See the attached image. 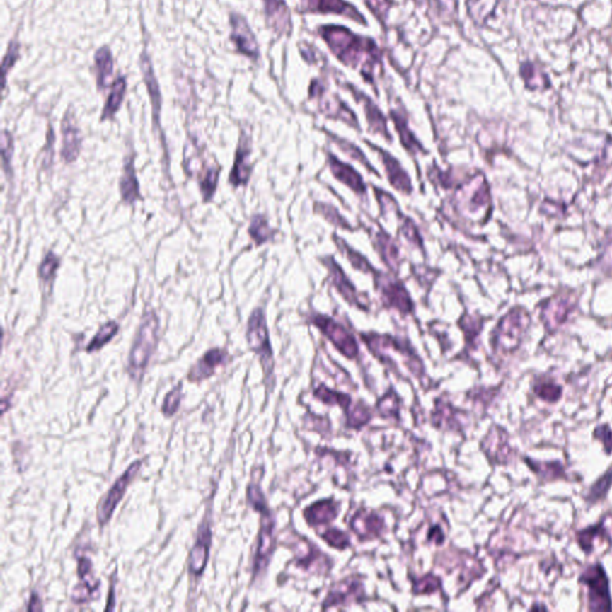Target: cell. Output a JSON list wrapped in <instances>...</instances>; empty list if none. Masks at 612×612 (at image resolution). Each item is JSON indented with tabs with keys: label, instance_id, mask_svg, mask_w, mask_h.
I'll return each instance as SVG.
<instances>
[{
	"label": "cell",
	"instance_id": "obj_55",
	"mask_svg": "<svg viewBox=\"0 0 612 612\" xmlns=\"http://www.w3.org/2000/svg\"><path fill=\"white\" fill-rule=\"evenodd\" d=\"M443 532L440 530V528L438 526H435V528L431 529V531L428 533V541H431V542H434L435 544H441L444 542Z\"/></svg>",
	"mask_w": 612,
	"mask_h": 612
},
{
	"label": "cell",
	"instance_id": "obj_52",
	"mask_svg": "<svg viewBox=\"0 0 612 612\" xmlns=\"http://www.w3.org/2000/svg\"><path fill=\"white\" fill-rule=\"evenodd\" d=\"M535 393L542 400H556L561 396V388L554 384H538L535 388Z\"/></svg>",
	"mask_w": 612,
	"mask_h": 612
},
{
	"label": "cell",
	"instance_id": "obj_15",
	"mask_svg": "<svg viewBox=\"0 0 612 612\" xmlns=\"http://www.w3.org/2000/svg\"><path fill=\"white\" fill-rule=\"evenodd\" d=\"M324 266L327 267L329 272V277L331 279V284L335 286L336 289L339 291L340 294L346 299L347 303L355 305L360 308H367L365 305L362 304L360 296L357 293L354 286L352 285L351 282L347 279L346 275L343 273V270L340 268L336 262L333 258H323L322 260Z\"/></svg>",
	"mask_w": 612,
	"mask_h": 612
},
{
	"label": "cell",
	"instance_id": "obj_8",
	"mask_svg": "<svg viewBox=\"0 0 612 612\" xmlns=\"http://www.w3.org/2000/svg\"><path fill=\"white\" fill-rule=\"evenodd\" d=\"M260 513L262 514L261 529L258 535V550L255 555V575H258L266 570L275 548V537H274L275 524H274L273 516L270 514L268 507Z\"/></svg>",
	"mask_w": 612,
	"mask_h": 612
},
{
	"label": "cell",
	"instance_id": "obj_41",
	"mask_svg": "<svg viewBox=\"0 0 612 612\" xmlns=\"http://www.w3.org/2000/svg\"><path fill=\"white\" fill-rule=\"evenodd\" d=\"M612 483V469L608 470V473L603 476V478H599L594 485H592V488L589 490V495L586 497V500L591 501V502H596V501L601 500V497H605V494L608 493V488H610V485Z\"/></svg>",
	"mask_w": 612,
	"mask_h": 612
},
{
	"label": "cell",
	"instance_id": "obj_28",
	"mask_svg": "<svg viewBox=\"0 0 612 612\" xmlns=\"http://www.w3.org/2000/svg\"><path fill=\"white\" fill-rule=\"evenodd\" d=\"M374 242L378 253L381 255V260L386 262V266L389 267L390 270H397L398 249L395 246L391 237L386 235L381 229H378V231L374 233Z\"/></svg>",
	"mask_w": 612,
	"mask_h": 612
},
{
	"label": "cell",
	"instance_id": "obj_25",
	"mask_svg": "<svg viewBox=\"0 0 612 612\" xmlns=\"http://www.w3.org/2000/svg\"><path fill=\"white\" fill-rule=\"evenodd\" d=\"M140 69L143 72L144 81L147 86V91L150 93L151 102H152V109H154V116L156 122H158L159 112H161V105H162V96L159 91L158 81L154 76V71L152 69L150 58L146 53L142 54L140 58Z\"/></svg>",
	"mask_w": 612,
	"mask_h": 612
},
{
	"label": "cell",
	"instance_id": "obj_7",
	"mask_svg": "<svg viewBox=\"0 0 612 612\" xmlns=\"http://www.w3.org/2000/svg\"><path fill=\"white\" fill-rule=\"evenodd\" d=\"M374 277L377 280L378 287L381 289V298L386 308H396L402 315H407L412 311L414 306L412 298L402 282L391 280L379 272Z\"/></svg>",
	"mask_w": 612,
	"mask_h": 612
},
{
	"label": "cell",
	"instance_id": "obj_27",
	"mask_svg": "<svg viewBox=\"0 0 612 612\" xmlns=\"http://www.w3.org/2000/svg\"><path fill=\"white\" fill-rule=\"evenodd\" d=\"M120 192L122 200L126 204H134L135 201L140 200V192H139V183L135 175L134 162L133 159H128L125 164L124 173L120 180Z\"/></svg>",
	"mask_w": 612,
	"mask_h": 612
},
{
	"label": "cell",
	"instance_id": "obj_21",
	"mask_svg": "<svg viewBox=\"0 0 612 612\" xmlns=\"http://www.w3.org/2000/svg\"><path fill=\"white\" fill-rule=\"evenodd\" d=\"M229 355L226 352L219 348L208 351L202 358L197 362V365L189 372L188 379L192 381H200L211 377L216 367L226 362Z\"/></svg>",
	"mask_w": 612,
	"mask_h": 612
},
{
	"label": "cell",
	"instance_id": "obj_40",
	"mask_svg": "<svg viewBox=\"0 0 612 612\" xmlns=\"http://www.w3.org/2000/svg\"><path fill=\"white\" fill-rule=\"evenodd\" d=\"M371 419L370 408L365 405H355L347 412V426L351 428H360L367 424Z\"/></svg>",
	"mask_w": 612,
	"mask_h": 612
},
{
	"label": "cell",
	"instance_id": "obj_50",
	"mask_svg": "<svg viewBox=\"0 0 612 612\" xmlns=\"http://www.w3.org/2000/svg\"><path fill=\"white\" fill-rule=\"evenodd\" d=\"M400 232L405 236L408 242L412 243V246L422 248V241L420 238L419 232L416 230L414 223L409 218H405V221L400 225Z\"/></svg>",
	"mask_w": 612,
	"mask_h": 612
},
{
	"label": "cell",
	"instance_id": "obj_16",
	"mask_svg": "<svg viewBox=\"0 0 612 612\" xmlns=\"http://www.w3.org/2000/svg\"><path fill=\"white\" fill-rule=\"evenodd\" d=\"M267 23L277 35H289L292 29L291 15L285 0H263Z\"/></svg>",
	"mask_w": 612,
	"mask_h": 612
},
{
	"label": "cell",
	"instance_id": "obj_54",
	"mask_svg": "<svg viewBox=\"0 0 612 612\" xmlns=\"http://www.w3.org/2000/svg\"><path fill=\"white\" fill-rule=\"evenodd\" d=\"M594 437L601 439L604 444L605 451L611 452L612 450V431L608 426H599L594 432Z\"/></svg>",
	"mask_w": 612,
	"mask_h": 612
},
{
	"label": "cell",
	"instance_id": "obj_13",
	"mask_svg": "<svg viewBox=\"0 0 612 612\" xmlns=\"http://www.w3.org/2000/svg\"><path fill=\"white\" fill-rule=\"evenodd\" d=\"M525 328L523 318L520 321L519 313H511L502 320L497 333L494 336L495 347H499L502 351H511L519 341L520 330Z\"/></svg>",
	"mask_w": 612,
	"mask_h": 612
},
{
	"label": "cell",
	"instance_id": "obj_56",
	"mask_svg": "<svg viewBox=\"0 0 612 612\" xmlns=\"http://www.w3.org/2000/svg\"><path fill=\"white\" fill-rule=\"evenodd\" d=\"M28 608L30 610V611H37V610H42V606L40 604V599L37 596H35L33 594V597L30 599V604L28 606Z\"/></svg>",
	"mask_w": 612,
	"mask_h": 612
},
{
	"label": "cell",
	"instance_id": "obj_29",
	"mask_svg": "<svg viewBox=\"0 0 612 612\" xmlns=\"http://www.w3.org/2000/svg\"><path fill=\"white\" fill-rule=\"evenodd\" d=\"M390 116L393 119V124L396 126L397 132L400 134V143L403 144L405 150H408L409 154H419V152L425 154L426 151L424 150L422 145L416 140L415 137L409 129L405 116L400 115V112H396V110H391Z\"/></svg>",
	"mask_w": 612,
	"mask_h": 612
},
{
	"label": "cell",
	"instance_id": "obj_24",
	"mask_svg": "<svg viewBox=\"0 0 612 612\" xmlns=\"http://www.w3.org/2000/svg\"><path fill=\"white\" fill-rule=\"evenodd\" d=\"M337 514H339V504L331 499L317 501L304 511L305 520L311 526L329 524L335 519Z\"/></svg>",
	"mask_w": 612,
	"mask_h": 612
},
{
	"label": "cell",
	"instance_id": "obj_26",
	"mask_svg": "<svg viewBox=\"0 0 612 612\" xmlns=\"http://www.w3.org/2000/svg\"><path fill=\"white\" fill-rule=\"evenodd\" d=\"M520 76L529 90L544 91L550 88V81L542 67L535 62H525L520 66Z\"/></svg>",
	"mask_w": 612,
	"mask_h": 612
},
{
	"label": "cell",
	"instance_id": "obj_22",
	"mask_svg": "<svg viewBox=\"0 0 612 612\" xmlns=\"http://www.w3.org/2000/svg\"><path fill=\"white\" fill-rule=\"evenodd\" d=\"M328 162L330 166V171L336 180L342 182L348 188L358 194H365V183L362 181V176L355 171L351 166L336 159L333 154H328Z\"/></svg>",
	"mask_w": 612,
	"mask_h": 612
},
{
	"label": "cell",
	"instance_id": "obj_48",
	"mask_svg": "<svg viewBox=\"0 0 612 612\" xmlns=\"http://www.w3.org/2000/svg\"><path fill=\"white\" fill-rule=\"evenodd\" d=\"M365 3L367 8H370V11L381 21V23L386 20L388 12L393 4L391 0H365Z\"/></svg>",
	"mask_w": 612,
	"mask_h": 612
},
{
	"label": "cell",
	"instance_id": "obj_31",
	"mask_svg": "<svg viewBox=\"0 0 612 612\" xmlns=\"http://www.w3.org/2000/svg\"><path fill=\"white\" fill-rule=\"evenodd\" d=\"M95 65H96L97 84L100 89L107 86V81L112 74L114 60L108 47H102L95 54Z\"/></svg>",
	"mask_w": 612,
	"mask_h": 612
},
{
	"label": "cell",
	"instance_id": "obj_18",
	"mask_svg": "<svg viewBox=\"0 0 612 612\" xmlns=\"http://www.w3.org/2000/svg\"><path fill=\"white\" fill-rule=\"evenodd\" d=\"M211 542H212L211 529L208 525H202L199 530L197 543L190 551L189 568H190V573L193 575L199 577L204 572V567L207 565Z\"/></svg>",
	"mask_w": 612,
	"mask_h": 612
},
{
	"label": "cell",
	"instance_id": "obj_51",
	"mask_svg": "<svg viewBox=\"0 0 612 612\" xmlns=\"http://www.w3.org/2000/svg\"><path fill=\"white\" fill-rule=\"evenodd\" d=\"M248 501L250 502L253 509L258 512H261L263 509H267L266 500L262 494L261 490L258 485H251L248 488Z\"/></svg>",
	"mask_w": 612,
	"mask_h": 612
},
{
	"label": "cell",
	"instance_id": "obj_9",
	"mask_svg": "<svg viewBox=\"0 0 612 612\" xmlns=\"http://www.w3.org/2000/svg\"><path fill=\"white\" fill-rule=\"evenodd\" d=\"M301 11L312 13H335L365 25L364 16L345 0H301Z\"/></svg>",
	"mask_w": 612,
	"mask_h": 612
},
{
	"label": "cell",
	"instance_id": "obj_30",
	"mask_svg": "<svg viewBox=\"0 0 612 612\" xmlns=\"http://www.w3.org/2000/svg\"><path fill=\"white\" fill-rule=\"evenodd\" d=\"M126 90H127L126 78H117L114 81V84H112V93L109 95L108 100H107V103L104 105L103 112H102V120L112 119V116L115 115L120 107H121V104H122Z\"/></svg>",
	"mask_w": 612,
	"mask_h": 612
},
{
	"label": "cell",
	"instance_id": "obj_14",
	"mask_svg": "<svg viewBox=\"0 0 612 612\" xmlns=\"http://www.w3.org/2000/svg\"><path fill=\"white\" fill-rule=\"evenodd\" d=\"M369 145L374 147V150L377 151V154H379L381 163L386 168L390 185H393V188L397 189V190H400V193H412V181L409 178L408 173H405L403 168L400 166V162L393 158L389 152L381 150V147H376L370 143Z\"/></svg>",
	"mask_w": 612,
	"mask_h": 612
},
{
	"label": "cell",
	"instance_id": "obj_33",
	"mask_svg": "<svg viewBox=\"0 0 612 612\" xmlns=\"http://www.w3.org/2000/svg\"><path fill=\"white\" fill-rule=\"evenodd\" d=\"M313 395L317 398H320L321 400H323L324 403H327V405H340L341 408L345 409L346 414L351 410L352 400L350 395L328 389L325 386H318L315 390Z\"/></svg>",
	"mask_w": 612,
	"mask_h": 612
},
{
	"label": "cell",
	"instance_id": "obj_36",
	"mask_svg": "<svg viewBox=\"0 0 612 612\" xmlns=\"http://www.w3.org/2000/svg\"><path fill=\"white\" fill-rule=\"evenodd\" d=\"M119 331V324L116 322H109L104 324L103 327L100 328L96 336L91 340L89 346L86 347V351L91 352L100 351V348L107 345Z\"/></svg>",
	"mask_w": 612,
	"mask_h": 612
},
{
	"label": "cell",
	"instance_id": "obj_3",
	"mask_svg": "<svg viewBox=\"0 0 612 612\" xmlns=\"http://www.w3.org/2000/svg\"><path fill=\"white\" fill-rule=\"evenodd\" d=\"M247 340L251 351L261 359L266 377L273 372V352L270 343L266 316L262 308H255L248 322Z\"/></svg>",
	"mask_w": 612,
	"mask_h": 612
},
{
	"label": "cell",
	"instance_id": "obj_44",
	"mask_svg": "<svg viewBox=\"0 0 612 612\" xmlns=\"http://www.w3.org/2000/svg\"><path fill=\"white\" fill-rule=\"evenodd\" d=\"M315 209H316L317 212H320L321 214L328 220V221H330L333 225L342 227V229H346V230H352V227L350 226L348 221H347L343 216H341V214L336 211V208L333 207V206H328V204H316Z\"/></svg>",
	"mask_w": 612,
	"mask_h": 612
},
{
	"label": "cell",
	"instance_id": "obj_39",
	"mask_svg": "<svg viewBox=\"0 0 612 612\" xmlns=\"http://www.w3.org/2000/svg\"><path fill=\"white\" fill-rule=\"evenodd\" d=\"M330 137H333V140H334V143L337 145V146L341 149V150L345 152V154H348V156H351L352 158L355 159V161H359V162L362 163V166H365L366 169L371 170L372 173H376L379 176V173L376 171V170L372 168L370 162H367V159H366L365 154H362V151L359 150L358 147L354 146L353 144L348 143L346 140H343V139L337 138V137H334L333 134H329Z\"/></svg>",
	"mask_w": 612,
	"mask_h": 612
},
{
	"label": "cell",
	"instance_id": "obj_5",
	"mask_svg": "<svg viewBox=\"0 0 612 612\" xmlns=\"http://www.w3.org/2000/svg\"><path fill=\"white\" fill-rule=\"evenodd\" d=\"M142 461L134 462L131 464V466L126 470L125 474L121 475L117 481L114 483L112 488L109 489L108 493L104 497L103 500L100 502L97 509V520L100 525H105L112 518V513L115 511L120 501L122 500L128 485H131V482L134 480L135 476L139 473V470L142 468Z\"/></svg>",
	"mask_w": 612,
	"mask_h": 612
},
{
	"label": "cell",
	"instance_id": "obj_46",
	"mask_svg": "<svg viewBox=\"0 0 612 612\" xmlns=\"http://www.w3.org/2000/svg\"><path fill=\"white\" fill-rule=\"evenodd\" d=\"M182 398V384L175 386L164 398L163 402L162 412L166 416H173L178 412Z\"/></svg>",
	"mask_w": 612,
	"mask_h": 612
},
{
	"label": "cell",
	"instance_id": "obj_53",
	"mask_svg": "<svg viewBox=\"0 0 612 612\" xmlns=\"http://www.w3.org/2000/svg\"><path fill=\"white\" fill-rule=\"evenodd\" d=\"M20 58V45L12 41L8 45V50L5 55L4 62H3V69H4V76H8V69H11L12 66L15 65V62Z\"/></svg>",
	"mask_w": 612,
	"mask_h": 612
},
{
	"label": "cell",
	"instance_id": "obj_43",
	"mask_svg": "<svg viewBox=\"0 0 612 612\" xmlns=\"http://www.w3.org/2000/svg\"><path fill=\"white\" fill-rule=\"evenodd\" d=\"M439 589L440 579L433 574H428L424 578L417 579L412 585V591L416 594H432Z\"/></svg>",
	"mask_w": 612,
	"mask_h": 612
},
{
	"label": "cell",
	"instance_id": "obj_20",
	"mask_svg": "<svg viewBox=\"0 0 612 612\" xmlns=\"http://www.w3.org/2000/svg\"><path fill=\"white\" fill-rule=\"evenodd\" d=\"M78 573H79V578H81V582L79 585L74 587L72 598L76 603L81 604V603L89 601L90 598L93 597V592L100 586V582L93 575V567H91L89 558H79Z\"/></svg>",
	"mask_w": 612,
	"mask_h": 612
},
{
	"label": "cell",
	"instance_id": "obj_42",
	"mask_svg": "<svg viewBox=\"0 0 612 612\" xmlns=\"http://www.w3.org/2000/svg\"><path fill=\"white\" fill-rule=\"evenodd\" d=\"M220 170L208 169L207 173L204 175L200 182L201 193L204 197V201L211 200L213 194L216 192V185H218V178H219Z\"/></svg>",
	"mask_w": 612,
	"mask_h": 612
},
{
	"label": "cell",
	"instance_id": "obj_6",
	"mask_svg": "<svg viewBox=\"0 0 612 612\" xmlns=\"http://www.w3.org/2000/svg\"><path fill=\"white\" fill-rule=\"evenodd\" d=\"M580 582L589 587V608L592 610H611L608 578L599 565L587 568L585 573L582 574Z\"/></svg>",
	"mask_w": 612,
	"mask_h": 612
},
{
	"label": "cell",
	"instance_id": "obj_23",
	"mask_svg": "<svg viewBox=\"0 0 612 612\" xmlns=\"http://www.w3.org/2000/svg\"><path fill=\"white\" fill-rule=\"evenodd\" d=\"M351 86V85H350ZM348 89L352 90V93L354 95L355 98L358 100V102L362 104V107H364V112L366 114V119H367V122H369V126H370V129L374 133H379V134L383 135L384 138L388 139L389 142H391V135H390L389 131H388V127H386V120L383 115V112L379 110L377 105L372 102V100L369 98V97H366L364 93H360V91H357V90L353 89V88H348Z\"/></svg>",
	"mask_w": 612,
	"mask_h": 612
},
{
	"label": "cell",
	"instance_id": "obj_1",
	"mask_svg": "<svg viewBox=\"0 0 612 612\" xmlns=\"http://www.w3.org/2000/svg\"><path fill=\"white\" fill-rule=\"evenodd\" d=\"M318 33L340 62L360 71L366 81H374V74L381 67V52L374 40L358 36L339 25H323Z\"/></svg>",
	"mask_w": 612,
	"mask_h": 612
},
{
	"label": "cell",
	"instance_id": "obj_47",
	"mask_svg": "<svg viewBox=\"0 0 612 612\" xmlns=\"http://www.w3.org/2000/svg\"><path fill=\"white\" fill-rule=\"evenodd\" d=\"M322 538L327 542L330 547L336 548V549H346L351 545L350 537L345 532L340 531L337 529H330L328 531L324 532L322 535Z\"/></svg>",
	"mask_w": 612,
	"mask_h": 612
},
{
	"label": "cell",
	"instance_id": "obj_2",
	"mask_svg": "<svg viewBox=\"0 0 612 612\" xmlns=\"http://www.w3.org/2000/svg\"><path fill=\"white\" fill-rule=\"evenodd\" d=\"M159 320L154 312H147L139 327L128 358V374L133 381L143 379L144 372L158 342Z\"/></svg>",
	"mask_w": 612,
	"mask_h": 612
},
{
	"label": "cell",
	"instance_id": "obj_34",
	"mask_svg": "<svg viewBox=\"0 0 612 612\" xmlns=\"http://www.w3.org/2000/svg\"><path fill=\"white\" fill-rule=\"evenodd\" d=\"M249 235H250L251 238L254 239L258 246H261L268 239L272 238L273 230L270 229L265 216H253L250 226H249Z\"/></svg>",
	"mask_w": 612,
	"mask_h": 612
},
{
	"label": "cell",
	"instance_id": "obj_19",
	"mask_svg": "<svg viewBox=\"0 0 612 612\" xmlns=\"http://www.w3.org/2000/svg\"><path fill=\"white\" fill-rule=\"evenodd\" d=\"M250 154V145L248 139H242L236 152L233 168L229 176V181L231 182L232 185H246L249 181L251 173Z\"/></svg>",
	"mask_w": 612,
	"mask_h": 612
},
{
	"label": "cell",
	"instance_id": "obj_35",
	"mask_svg": "<svg viewBox=\"0 0 612 612\" xmlns=\"http://www.w3.org/2000/svg\"><path fill=\"white\" fill-rule=\"evenodd\" d=\"M335 242L337 243V246L341 248V250L346 254L348 260L351 261L352 266L357 268V270H360L362 273L365 274H376L378 273L377 270H374V266L371 265L370 262L367 261L364 256L358 254L357 251L353 250L351 247H348L346 243L343 242L342 239L335 238Z\"/></svg>",
	"mask_w": 612,
	"mask_h": 612
},
{
	"label": "cell",
	"instance_id": "obj_45",
	"mask_svg": "<svg viewBox=\"0 0 612 612\" xmlns=\"http://www.w3.org/2000/svg\"><path fill=\"white\" fill-rule=\"evenodd\" d=\"M59 266H60L59 258L53 253H48L46 258L43 260L41 266H40V279L45 282H52L53 277H55V272L58 270Z\"/></svg>",
	"mask_w": 612,
	"mask_h": 612
},
{
	"label": "cell",
	"instance_id": "obj_4",
	"mask_svg": "<svg viewBox=\"0 0 612 612\" xmlns=\"http://www.w3.org/2000/svg\"><path fill=\"white\" fill-rule=\"evenodd\" d=\"M311 322L316 325L324 336L330 340L331 343L342 353L345 357L350 359H355L359 354L358 343L355 341L354 336L352 335L346 328L336 321L324 315H313Z\"/></svg>",
	"mask_w": 612,
	"mask_h": 612
},
{
	"label": "cell",
	"instance_id": "obj_49",
	"mask_svg": "<svg viewBox=\"0 0 612 612\" xmlns=\"http://www.w3.org/2000/svg\"><path fill=\"white\" fill-rule=\"evenodd\" d=\"M12 154H13V140L8 132L1 133V156H3V166L6 173L11 168Z\"/></svg>",
	"mask_w": 612,
	"mask_h": 612
},
{
	"label": "cell",
	"instance_id": "obj_32",
	"mask_svg": "<svg viewBox=\"0 0 612 612\" xmlns=\"http://www.w3.org/2000/svg\"><path fill=\"white\" fill-rule=\"evenodd\" d=\"M499 0H468V12L478 25H483L493 15Z\"/></svg>",
	"mask_w": 612,
	"mask_h": 612
},
{
	"label": "cell",
	"instance_id": "obj_38",
	"mask_svg": "<svg viewBox=\"0 0 612 612\" xmlns=\"http://www.w3.org/2000/svg\"><path fill=\"white\" fill-rule=\"evenodd\" d=\"M377 409L384 417H397L400 410V398L393 390L378 400Z\"/></svg>",
	"mask_w": 612,
	"mask_h": 612
},
{
	"label": "cell",
	"instance_id": "obj_37",
	"mask_svg": "<svg viewBox=\"0 0 612 612\" xmlns=\"http://www.w3.org/2000/svg\"><path fill=\"white\" fill-rule=\"evenodd\" d=\"M433 421L437 427L456 428V409L447 403H437V410L433 415Z\"/></svg>",
	"mask_w": 612,
	"mask_h": 612
},
{
	"label": "cell",
	"instance_id": "obj_11",
	"mask_svg": "<svg viewBox=\"0 0 612 612\" xmlns=\"http://www.w3.org/2000/svg\"><path fill=\"white\" fill-rule=\"evenodd\" d=\"M352 531L360 539L377 538L386 529L384 520L367 509H359L351 520Z\"/></svg>",
	"mask_w": 612,
	"mask_h": 612
},
{
	"label": "cell",
	"instance_id": "obj_17",
	"mask_svg": "<svg viewBox=\"0 0 612 612\" xmlns=\"http://www.w3.org/2000/svg\"><path fill=\"white\" fill-rule=\"evenodd\" d=\"M62 157L66 163H72L78 158L81 151V135L74 117L71 112H66L62 120Z\"/></svg>",
	"mask_w": 612,
	"mask_h": 612
},
{
	"label": "cell",
	"instance_id": "obj_10",
	"mask_svg": "<svg viewBox=\"0 0 612 612\" xmlns=\"http://www.w3.org/2000/svg\"><path fill=\"white\" fill-rule=\"evenodd\" d=\"M231 40L232 42L235 43L238 52L242 54L247 55L251 59H258L260 57V50H258V45L255 39V35L253 34L249 24L247 21L243 18L242 16L237 13L231 15Z\"/></svg>",
	"mask_w": 612,
	"mask_h": 612
},
{
	"label": "cell",
	"instance_id": "obj_12",
	"mask_svg": "<svg viewBox=\"0 0 612 612\" xmlns=\"http://www.w3.org/2000/svg\"><path fill=\"white\" fill-rule=\"evenodd\" d=\"M364 598V587L362 582L346 580L339 582L334 586L328 594L327 599L324 601L323 610L333 608V606H342L350 605L352 603L362 601Z\"/></svg>",
	"mask_w": 612,
	"mask_h": 612
}]
</instances>
